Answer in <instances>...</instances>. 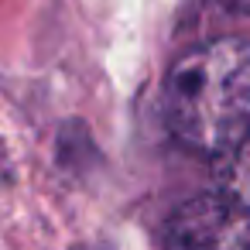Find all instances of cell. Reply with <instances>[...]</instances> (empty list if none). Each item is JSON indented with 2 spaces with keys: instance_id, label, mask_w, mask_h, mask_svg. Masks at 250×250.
<instances>
[{
  "instance_id": "7a4b0ae2",
  "label": "cell",
  "mask_w": 250,
  "mask_h": 250,
  "mask_svg": "<svg viewBox=\"0 0 250 250\" xmlns=\"http://www.w3.org/2000/svg\"><path fill=\"white\" fill-rule=\"evenodd\" d=\"M171 247H250V209L226 192L185 202L165 226Z\"/></svg>"
},
{
  "instance_id": "3957f363",
  "label": "cell",
  "mask_w": 250,
  "mask_h": 250,
  "mask_svg": "<svg viewBox=\"0 0 250 250\" xmlns=\"http://www.w3.org/2000/svg\"><path fill=\"white\" fill-rule=\"evenodd\" d=\"M216 161H219V171H216L219 192H226L229 199H236L240 206L250 209V134Z\"/></svg>"
},
{
  "instance_id": "6da1fadb",
  "label": "cell",
  "mask_w": 250,
  "mask_h": 250,
  "mask_svg": "<svg viewBox=\"0 0 250 250\" xmlns=\"http://www.w3.org/2000/svg\"><path fill=\"white\" fill-rule=\"evenodd\" d=\"M168 130L202 158H223L250 134V42L216 38L182 55L161 96Z\"/></svg>"
}]
</instances>
